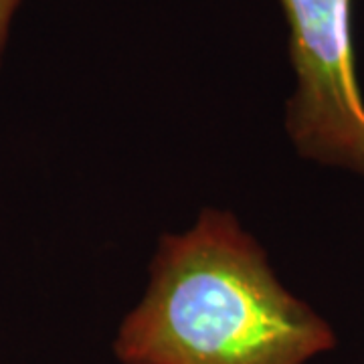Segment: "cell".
<instances>
[{
  "instance_id": "obj_1",
  "label": "cell",
  "mask_w": 364,
  "mask_h": 364,
  "mask_svg": "<svg viewBox=\"0 0 364 364\" xmlns=\"http://www.w3.org/2000/svg\"><path fill=\"white\" fill-rule=\"evenodd\" d=\"M336 344L233 215L207 208L188 233L162 239L114 352L122 364H310Z\"/></svg>"
},
{
  "instance_id": "obj_2",
  "label": "cell",
  "mask_w": 364,
  "mask_h": 364,
  "mask_svg": "<svg viewBox=\"0 0 364 364\" xmlns=\"http://www.w3.org/2000/svg\"><path fill=\"white\" fill-rule=\"evenodd\" d=\"M282 6L296 73L287 134L306 160L364 174V102L352 0H282Z\"/></svg>"
},
{
  "instance_id": "obj_3",
  "label": "cell",
  "mask_w": 364,
  "mask_h": 364,
  "mask_svg": "<svg viewBox=\"0 0 364 364\" xmlns=\"http://www.w3.org/2000/svg\"><path fill=\"white\" fill-rule=\"evenodd\" d=\"M21 0H0V61L6 49V41H9V31H11V23L13 16L18 9Z\"/></svg>"
}]
</instances>
